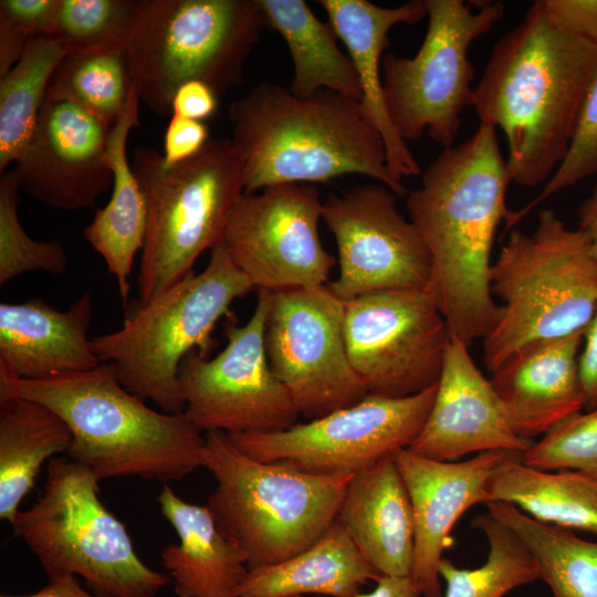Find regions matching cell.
Masks as SVG:
<instances>
[{
    "mask_svg": "<svg viewBox=\"0 0 597 597\" xmlns=\"http://www.w3.org/2000/svg\"><path fill=\"white\" fill-rule=\"evenodd\" d=\"M510 182L496 129L480 124L470 138L443 148L405 197L430 258L426 290L449 334L468 346L485 338L501 314L491 292V251L510 212Z\"/></svg>",
    "mask_w": 597,
    "mask_h": 597,
    "instance_id": "cell-1",
    "label": "cell"
},
{
    "mask_svg": "<svg viewBox=\"0 0 597 597\" xmlns=\"http://www.w3.org/2000/svg\"><path fill=\"white\" fill-rule=\"evenodd\" d=\"M218 96L207 84L191 81L182 84L176 91L171 114L190 119L203 121L217 109Z\"/></svg>",
    "mask_w": 597,
    "mask_h": 597,
    "instance_id": "cell-42",
    "label": "cell"
},
{
    "mask_svg": "<svg viewBox=\"0 0 597 597\" xmlns=\"http://www.w3.org/2000/svg\"><path fill=\"white\" fill-rule=\"evenodd\" d=\"M521 460L535 469L573 470L597 479V408L558 422Z\"/></svg>",
    "mask_w": 597,
    "mask_h": 597,
    "instance_id": "cell-37",
    "label": "cell"
},
{
    "mask_svg": "<svg viewBox=\"0 0 597 597\" xmlns=\"http://www.w3.org/2000/svg\"><path fill=\"white\" fill-rule=\"evenodd\" d=\"M583 336L528 344L491 373L490 381L521 437L532 440L545 434L585 408L578 369Z\"/></svg>",
    "mask_w": 597,
    "mask_h": 597,
    "instance_id": "cell-21",
    "label": "cell"
},
{
    "mask_svg": "<svg viewBox=\"0 0 597 597\" xmlns=\"http://www.w3.org/2000/svg\"><path fill=\"white\" fill-rule=\"evenodd\" d=\"M203 468L216 486L205 504L249 569L271 566L313 545L335 522L352 475H317L259 461L220 431L205 433Z\"/></svg>",
    "mask_w": 597,
    "mask_h": 597,
    "instance_id": "cell-6",
    "label": "cell"
},
{
    "mask_svg": "<svg viewBox=\"0 0 597 597\" xmlns=\"http://www.w3.org/2000/svg\"><path fill=\"white\" fill-rule=\"evenodd\" d=\"M93 298L84 293L66 311L42 298L0 303V374L43 379L81 373L100 364L87 331Z\"/></svg>",
    "mask_w": 597,
    "mask_h": 597,
    "instance_id": "cell-22",
    "label": "cell"
},
{
    "mask_svg": "<svg viewBox=\"0 0 597 597\" xmlns=\"http://www.w3.org/2000/svg\"><path fill=\"white\" fill-rule=\"evenodd\" d=\"M428 27L412 57L386 53L381 83L392 126L406 142L426 133L443 148L454 145L461 113L471 106L474 69L471 44L504 15L496 0H423Z\"/></svg>",
    "mask_w": 597,
    "mask_h": 597,
    "instance_id": "cell-11",
    "label": "cell"
},
{
    "mask_svg": "<svg viewBox=\"0 0 597 597\" xmlns=\"http://www.w3.org/2000/svg\"><path fill=\"white\" fill-rule=\"evenodd\" d=\"M134 92L126 46L114 45L66 52L45 98L69 101L113 127Z\"/></svg>",
    "mask_w": 597,
    "mask_h": 597,
    "instance_id": "cell-33",
    "label": "cell"
},
{
    "mask_svg": "<svg viewBox=\"0 0 597 597\" xmlns=\"http://www.w3.org/2000/svg\"><path fill=\"white\" fill-rule=\"evenodd\" d=\"M271 292L258 290L253 313L239 325L230 316L226 347L207 358L189 353L179 368L185 416L201 431L260 433L285 430L298 411L270 368L264 331Z\"/></svg>",
    "mask_w": 597,
    "mask_h": 597,
    "instance_id": "cell-12",
    "label": "cell"
},
{
    "mask_svg": "<svg viewBox=\"0 0 597 597\" xmlns=\"http://www.w3.org/2000/svg\"><path fill=\"white\" fill-rule=\"evenodd\" d=\"M578 229L587 237L593 258L597 262V184L577 211Z\"/></svg>",
    "mask_w": 597,
    "mask_h": 597,
    "instance_id": "cell-47",
    "label": "cell"
},
{
    "mask_svg": "<svg viewBox=\"0 0 597 597\" xmlns=\"http://www.w3.org/2000/svg\"><path fill=\"white\" fill-rule=\"evenodd\" d=\"M269 29L276 31L290 51L294 74L290 91L305 97L321 90L362 102L355 65L337 45L329 22L321 21L303 0H258Z\"/></svg>",
    "mask_w": 597,
    "mask_h": 597,
    "instance_id": "cell-28",
    "label": "cell"
},
{
    "mask_svg": "<svg viewBox=\"0 0 597 597\" xmlns=\"http://www.w3.org/2000/svg\"><path fill=\"white\" fill-rule=\"evenodd\" d=\"M253 289L220 244L199 274H187L147 303L137 301L123 327L92 338V348L101 363L113 365L129 392L164 412L182 413L184 358L192 350L207 357L218 321Z\"/></svg>",
    "mask_w": 597,
    "mask_h": 597,
    "instance_id": "cell-7",
    "label": "cell"
},
{
    "mask_svg": "<svg viewBox=\"0 0 597 597\" xmlns=\"http://www.w3.org/2000/svg\"><path fill=\"white\" fill-rule=\"evenodd\" d=\"M344 337L367 392L402 398L438 383L449 331L426 289H400L344 301Z\"/></svg>",
    "mask_w": 597,
    "mask_h": 597,
    "instance_id": "cell-15",
    "label": "cell"
},
{
    "mask_svg": "<svg viewBox=\"0 0 597 597\" xmlns=\"http://www.w3.org/2000/svg\"><path fill=\"white\" fill-rule=\"evenodd\" d=\"M130 165L148 213L138 273L144 304L193 272L205 251L222 244L244 192V161L232 138H209L196 155L170 166L163 154L137 147Z\"/></svg>",
    "mask_w": 597,
    "mask_h": 597,
    "instance_id": "cell-8",
    "label": "cell"
},
{
    "mask_svg": "<svg viewBox=\"0 0 597 597\" xmlns=\"http://www.w3.org/2000/svg\"><path fill=\"white\" fill-rule=\"evenodd\" d=\"M229 118L247 193L348 174L369 177L398 197L408 192L388 169L384 139L359 101L328 90L298 97L261 82L231 103Z\"/></svg>",
    "mask_w": 597,
    "mask_h": 597,
    "instance_id": "cell-3",
    "label": "cell"
},
{
    "mask_svg": "<svg viewBox=\"0 0 597 597\" xmlns=\"http://www.w3.org/2000/svg\"><path fill=\"white\" fill-rule=\"evenodd\" d=\"M157 502L179 538L160 552L177 597H235L249 573L248 561L208 507L182 500L169 484H164Z\"/></svg>",
    "mask_w": 597,
    "mask_h": 597,
    "instance_id": "cell-25",
    "label": "cell"
},
{
    "mask_svg": "<svg viewBox=\"0 0 597 597\" xmlns=\"http://www.w3.org/2000/svg\"><path fill=\"white\" fill-rule=\"evenodd\" d=\"M209 138L208 126L202 121L171 114L164 136L165 164L170 166L192 157Z\"/></svg>",
    "mask_w": 597,
    "mask_h": 597,
    "instance_id": "cell-41",
    "label": "cell"
},
{
    "mask_svg": "<svg viewBox=\"0 0 597 597\" xmlns=\"http://www.w3.org/2000/svg\"><path fill=\"white\" fill-rule=\"evenodd\" d=\"M597 74V46L556 28L543 0L494 45L473 90L480 124L507 142L511 181L546 182L563 160Z\"/></svg>",
    "mask_w": 597,
    "mask_h": 597,
    "instance_id": "cell-2",
    "label": "cell"
},
{
    "mask_svg": "<svg viewBox=\"0 0 597 597\" xmlns=\"http://www.w3.org/2000/svg\"><path fill=\"white\" fill-rule=\"evenodd\" d=\"M265 28L258 0H139L126 50L140 102L171 115L176 91L191 81L224 95Z\"/></svg>",
    "mask_w": 597,
    "mask_h": 597,
    "instance_id": "cell-9",
    "label": "cell"
},
{
    "mask_svg": "<svg viewBox=\"0 0 597 597\" xmlns=\"http://www.w3.org/2000/svg\"><path fill=\"white\" fill-rule=\"evenodd\" d=\"M25 398L69 426L70 460L98 480L137 476L164 484L203 468L205 434L185 416L157 411L129 392L113 365L43 379L0 374V400Z\"/></svg>",
    "mask_w": 597,
    "mask_h": 597,
    "instance_id": "cell-4",
    "label": "cell"
},
{
    "mask_svg": "<svg viewBox=\"0 0 597 597\" xmlns=\"http://www.w3.org/2000/svg\"><path fill=\"white\" fill-rule=\"evenodd\" d=\"M397 197L374 182L323 201L322 219L338 254V275L327 286L341 300L427 287L430 258L416 227L399 211Z\"/></svg>",
    "mask_w": 597,
    "mask_h": 597,
    "instance_id": "cell-17",
    "label": "cell"
},
{
    "mask_svg": "<svg viewBox=\"0 0 597 597\" xmlns=\"http://www.w3.org/2000/svg\"><path fill=\"white\" fill-rule=\"evenodd\" d=\"M521 453L486 451L463 461H439L410 449L392 458L408 491L413 515L415 545L410 576L423 597H441L439 565L452 545L451 532L471 506L486 504L493 473Z\"/></svg>",
    "mask_w": 597,
    "mask_h": 597,
    "instance_id": "cell-19",
    "label": "cell"
},
{
    "mask_svg": "<svg viewBox=\"0 0 597 597\" xmlns=\"http://www.w3.org/2000/svg\"><path fill=\"white\" fill-rule=\"evenodd\" d=\"M72 432L53 410L25 398L0 400V519L12 523L42 465L66 453Z\"/></svg>",
    "mask_w": 597,
    "mask_h": 597,
    "instance_id": "cell-30",
    "label": "cell"
},
{
    "mask_svg": "<svg viewBox=\"0 0 597 597\" xmlns=\"http://www.w3.org/2000/svg\"><path fill=\"white\" fill-rule=\"evenodd\" d=\"M597 172V74L585 97L568 149L540 193L504 220L511 231L525 216L551 196Z\"/></svg>",
    "mask_w": 597,
    "mask_h": 597,
    "instance_id": "cell-38",
    "label": "cell"
},
{
    "mask_svg": "<svg viewBox=\"0 0 597 597\" xmlns=\"http://www.w3.org/2000/svg\"><path fill=\"white\" fill-rule=\"evenodd\" d=\"M533 443L512 427L469 346L449 334L431 409L408 449L429 459L455 461L470 453L498 450L523 454Z\"/></svg>",
    "mask_w": 597,
    "mask_h": 597,
    "instance_id": "cell-20",
    "label": "cell"
},
{
    "mask_svg": "<svg viewBox=\"0 0 597 597\" xmlns=\"http://www.w3.org/2000/svg\"><path fill=\"white\" fill-rule=\"evenodd\" d=\"M521 457L493 473L486 504H511L538 522L597 536V479L573 470L535 469Z\"/></svg>",
    "mask_w": 597,
    "mask_h": 597,
    "instance_id": "cell-29",
    "label": "cell"
},
{
    "mask_svg": "<svg viewBox=\"0 0 597 597\" xmlns=\"http://www.w3.org/2000/svg\"><path fill=\"white\" fill-rule=\"evenodd\" d=\"M437 384L402 398L366 395L323 417L274 432L228 434L259 461L317 475H353L409 448L431 409Z\"/></svg>",
    "mask_w": 597,
    "mask_h": 597,
    "instance_id": "cell-13",
    "label": "cell"
},
{
    "mask_svg": "<svg viewBox=\"0 0 597 597\" xmlns=\"http://www.w3.org/2000/svg\"><path fill=\"white\" fill-rule=\"evenodd\" d=\"M336 521L381 576H410L413 515L392 455L352 475Z\"/></svg>",
    "mask_w": 597,
    "mask_h": 597,
    "instance_id": "cell-24",
    "label": "cell"
},
{
    "mask_svg": "<svg viewBox=\"0 0 597 597\" xmlns=\"http://www.w3.org/2000/svg\"><path fill=\"white\" fill-rule=\"evenodd\" d=\"M1 597H105L98 594H91L85 590L77 576L64 575L49 578V582L41 589L21 596L2 595Z\"/></svg>",
    "mask_w": 597,
    "mask_h": 597,
    "instance_id": "cell-45",
    "label": "cell"
},
{
    "mask_svg": "<svg viewBox=\"0 0 597 597\" xmlns=\"http://www.w3.org/2000/svg\"><path fill=\"white\" fill-rule=\"evenodd\" d=\"M264 344L270 368L307 420L368 395L348 358L344 301L327 285L271 292Z\"/></svg>",
    "mask_w": 597,
    "mask_h": 597,
    "instance_id": "cell-14",
    "label": "cell"
},
{
    "mask_svg": "<svg viewBox=\"0 0 597 597\" xmlns=\"http://www.w3.org/2000/svg\"><path fill=\"white\" fill-rule=\"evenodd\" d=\"M553 24L597 46V0H543Z\"/></svg>",
    "mask_w": 597,
    "mask_h": 597,
    "instance_id": "cell-39",
    "label": "cell"
},
{
    "mask_svg": "<svg viewBox=\"0 0 597 597\" xmlns=\"http://www.w3.org/2000/svg\"><path fill=\"white\" fill-rule=\"evenodd\" d=\"M316 185L283 184L243 192L223 247L254 289L276 292L326 285L337 260L322 244Z\"/></svg>",
    "mask_w": 597,
    "mask_h": 597,
    "instance_id": "cell-16",
    "label": "cell"
},
{
    "mask_svg": "<svg viewBox=\"0 0 597 597\" xmlns=\"http://www.w3.org/2000/svg\"><path fill=\"white\" fill-rule=\"evenodd\" d=\"M473 525L488 540L486 561L476 568H461L448 558L439 565L446 584L443 597H503L511 590L541 580L538 566L521 538L489 512Z\"/></svg>",
    "mask_w": 597,
    "mask_h": 597,
    "instance_id": "cell-34",
    "label": "cell"
},
{
    "mask_svg": "<svg viewBox=\"0 0 597 597\" xmlns=\"http://www.w3.org/2000/svg\"><path fill=\"white\" fill-rule=\"evenodd\" d=\"M328 22L347 49L362 86V104L381 135L387 166L399 181L421 174L419 163L398 135L388 116L381 83L383 52L397 24H416L427 17L423 0L385 8L367 0H320Z\"/></svg>",
    "mask_w": 597,
    "mask_h": 597,
    "instance_id": "cell-23",
    "label": "cell"
},
{
    "mask_svg": "<svg viewBox=\"0 0 597 597\" xmlns=\"http://www.w3.org/2000/svg\"><path fill=\"white\" fill-rule=\"evenodd\" d=\"M485 506L532 553L541 580L553 597H597V542L538 522L511 504L491 502Z\"/></svg>",
    "mask_w": 597,
    "mask_h": 597,
    "instance_id": "cell-31",
    "label": "cell"
},
{
    "mask_svg": "<svg viewBox=\"0 0 597 597\" xmlns=\"http://www.w3.org/2000/svg\"><path fill=\"white\" fill-rule=\"evenodd\" d=\"M111 130L69 101L45 98L31 139L15 161L20 188L55 209L93 207L113 185L107 160Z\"/></svg>",
    "mask_w": 597,
    "mask_h": 597,
    "instance_id": "cell-18",
    "label": "cell"
},
{
    "mask_svg": "<svg viewBox=\"0 0 597 597\" xmlns=\"http://www.w3.org/2000/svg\"><path fill=\"white\" fill-rule=\"evenodd\" d=\"M139 0H61L56 30L66 52L126 46Z\"/></svg>",
    "mask_w": 597,
    "mask_h": 597,
    "instance_id": "cell-36",
    "label": "cell"
},
{
    "mask_svg": "<svg viewBox=\"0 0 597 597\" xmlns=\"http://www.w3.org/2000/svg\"><path fill=\"white\" fill-rule=\"evenodd\" d=\"M502 304L483 338V360L494 371L515 350L584 333L597 312V262L587 237L568 229L552 209L532 233L512 229L490 272Z\"/></svg>",
    "mask_w": 597,
    "mask_h": 597,
    "instance_id": "cell-5",
    "label": "cell"
},
{
    "mask_svg": "<svg viewBox=\"0 0 597 597\" xmlns=\"http://www.w3.org/2000/svg\"><path fill=\"white\" fill-rule=\"evenodd\" d=\"M583 342L578 369L586 399L585 409L591 410L597 408V312L584 332Z\"/></svg>",
    "mask_w": 597,
    "mask_h": 597,
    "instance_id": "cell-43",
    "label": "cell"
},
{
    "mask_svg": "<svg viewBox=\"0 0 597 597\" xmlns=\"http://www.w3.org/2000/svg\"><path fill=\"white\" fill-rule=\"evenodd\" d=\"M32 38L0 13V77L17 64Z\"/></svg>",
    "mask_w": 597,
    "mask_h": 597,
    "instance_id": "cell-44",
    "label": "cell"
},
{
    "mask_svg": "<svg viewBox=\"0 0 597 597\" xmlns=\"http://www.w3.org/2000/svg\"><path fill=\"white\" fill-rule=\"evenodd\" d=\"M66 54L55 35H34L0 77V171L19 159L34 132L50 80Z\"/></svg>",
    "mask_w": 597,
    "mask_h": 597,
    "instance_id": "cell-32",
    "label": "cell"
},
{
    "mask_svg": "<svg viewBox=\"0 0 597 597\" xmlns=\"http://www.w3.org/2000/svg\"><path fill=\"white\" fill-rule=\"evenodd\" d=\"M98 482L69 458L51 459L41 496L17 513L13 533L49 578L82 577L105 597H155L170 579L139 558L127 528L100 499Z\"/></svg>",
    "mask_w": 597,
    "mask_h": 597,
    "instance_id": "cell-10",
    "label": "cell"
},
{
    "mask_svg": "<svg viewBox=\"0 0 597 597\" xmlns=\"http://www.w3.org/2000/svg\"><path fill=\"white\" fill-rule=\"evenodd\" d=\"M380 577L335 520L313 545L295 556L249 569L235 597H353Z\"/></svg>",
    "mask_w": 597,
    "mask_h": 597,
    "instance_id": "cell-27",
    "label": "cell"
},
{
    "mask_svg": "<svg viewBox=\"0 0 597 597\" xmlns=\"http://www.w3.org/2000/svg\"><path fill=\"white\" fill-rule=\"evenodd\" d=\"M61 0H1L0 13L31 34L53 35Z\"/></svg>",
    "mask_w": 597,
    "mask_h": 597,
    "instance_id": "cell-40",
    "label": "cell"
},
{
    "mask_svg": "<svg viewBox=\"0 0 597 597\" xmlns=\"http://www.w3.org/2000/svg\"><path fill=\"white\" fill-rule=\"evenodd\" d=\"M376 587L367 594L353 597H420L421 593L411 576H381Z\"/></svg>",
    "mask_w": 597,
    "mask_h": 597,
    "instance_id": "cell-46",
    "label": "cell"
},
{
    "mask_svg": "<svg viewBox=\"0 0 597 597\" xmlns=\"http://www.w3.org/2000/svg\"><path fill=\"white\" fill-rule=\"evenodd\" d=\"M19 177L13 168L0 179V285L35 271L63 274L67 254L57 240L35 241L23 229L18 216Z\"/></svg>",
    "mask_w": 597,
    "mask_h": 597,
    "instance_id": "cell-35",
    "label": "cell"
},
{
    "mask_svg": "<svg viewBox=\"0 0 597 597\" xmlns=\"http://www.w3.org/2000/svg\"><path fill=\"white\" fill-rule=\"evenodd\" d=\"M139 96L130 101L112 127L107 143V160L113 172L112 195L96 210L83 238L104 259L108 272L117 282L124 305H127L129 277L136 253L142 251L147 232V202L140 184L127 160V139L133 127H139Z\"/></svg>",
    "mask_w": 597,
    "mask_h": 597,
    "instance_id": "cell-26",
    "label": "cell"
}]
</instances>
